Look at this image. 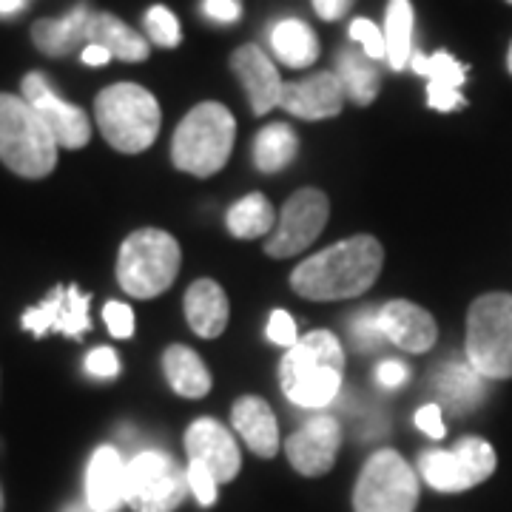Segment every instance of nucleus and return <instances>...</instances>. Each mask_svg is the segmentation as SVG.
Segmentation results:
<instances>
[{
    "instance_id": "obj_1",
    "label": "nucleus",
    "mask_w": 512,
    "mask_h": 512,
    "mask_svg": "<svg viewBox=\"0 0 512 512\" xmlns=\"http://www.w3.org/2000/svg\"><path fill=\"white\" fill-rule=\"evenodd\" d=\"M382 265V242L370 234H356L302 259L293 268L291 288L302 299H313V302L353 299L376 285Z\"/></svg>"
},
{
    "instance_id": "obj_2",
    "label": "nucleus",
    "mask_w": 512,
    "mask_h": 512,
    "mask_svg": "<svg viewBox=\"0 0 512 512\" xmlns=\"http://www.w3.org/2000/svg\"><path fill=\"white\" fill-rule=\"evenodd\" d=\"M345 370V350L328 330H313L293 345L279 362V384L293 404L305 410L328 407Z\"/></svg>"
},
{
    "instance_id": "obj_3",
    "label": "nucleus",
    "mask_w": 512,
    "mask_h": 512,
    "mask_svg": "<svg viewBox=\"0 0 512 512\" xmlns=\"http://www.w3.org/2000/svg\"><path fill=\"white\" fill-rule=\"evenodd\" d=\"M57 140L46 120L18 94L0 92V163L23 180L55 171Z\"/></svg>"
},
{
    "instance_id": "obj_4",
    "label": "nucleus",
    "mask_w": 512,
    "mask_h": 512,
    "mask_svg": "<svg viewBox=\"0 0 512 512\" xmlns=\"http://www.w3.org/2000/svg\"><path fill=\"white\" fill-rule=\"evenodd\" d=\"M94 123L106 143L123 154H140L160 134V103L137 83H114L94 100Z\"/></svg>"
},
{
    "instance_id": "obj_5",
    "label": "nucleus",
    "mask_w": 512,
    "mask_h": 512,
    "mask_svg": "<svg viewBox=\"0 0 512 512\" xmlns=\"http://www.w3.org/2000/svg\"><path fill=\"white\" fill-rule=\"evenodd\" d=\"M237 120L222 103H200L188 111L171 137V163L185 174L211 177L228 163Z\"/></svg>"
},
{
    "instance_id": "obj_6",
    "label": "nucleus",
    "mask_w": 512,
    "mask_h": 512,
    "mask_svg": "<svg viewBox=\"0 0 512 512\" xmlns=\"http://www.w3.org/2000/svg\"><path fill=\"white\" fill-rule=\"evenodd\" d=\"M180 242L160 228L131 231L117 254V282L134 299H154L180 274Z\"/></svg>"
},
{
    "instance_id": "obj_7",
    "label": "nucleus",
    "mask_w": 512,
    "mask_h": 512,
    "mask_svg": "<svg viewBox=\"0 0 512 512\" xmlns=\"http://www.w3.org/2000/svg\"><path fill=\"white\" fill-rule=\"evenodd\" d=\"M467 365L484 379H512V293L495 291L473 299L464 336Z\"/></svg>"
},
{
    "instance_id": "obj_8",
    "label": "nucleus",
    "mask_w": 512,
    "mask_h": 512,
    "mask_svg": "<svg viewBox=\"0 0 512 512\" xmlns=\"http://www.w3.org/2000/svg\"><path fill=\"white\" fill-rule=\"evenodd\" d=\"M419 478L396 450H376L353 487V512H416Z\"/></svg>"
},
{
    "instance_id": "obj_9",
    "label": "nucleus",
    "mask_w": 512,
    "mask_h": 512,
    "mask_svg": "<svg viewBox=\"0 0 512 512\" xmlns=\"http://www.w3.org/2000/svg\"><path fill=\"white\" fill-rule=\"evenodd\" d=\"M188 490V473L163 450H143L126 461V504L134 512H174Z\"/></svg>"
},
{
    "instance_id": "obj_10",
    "label": "nucleus",
    "mask_w": 512,
    "mask_h": 512,
    "mask_svg": "<svg viewBox=\"0 0 512 512\" xmlns=\"http://www.w3.org/2000/svg\"><path fill=\"white\" fill-rule=\"evenodd\" d=\"M495 464L498 458L490 441L464 436L453 450H424L419 473L439 493H464L493 476Z\"/></svg>"
},
{
    "instance_id": "obj_11",
    "label": "nucleus",
    "mask_w": 512,
    "mask_h": 512,
    "mask_svg": "<svg viewBox=\"0 0 512 512\" xmlns=\"http://www.w3.org/2000/svg\"><path fill=\"white\" fill-rule=\"evenodd\" d=\"M330 214L328 197L319 188H302L282 205L279 222L265 239V254L274 259L302 254L325 231Z\"/></svg>"
},
{
    "instance_id": "obj_12",
    "label": "nucleus",
    "mask_w": 512,
    "mask_h": 512,
    "mask_svg": "<svg viewBox=\"0 0 512 512\" xmlns=\"http://www.w3.org/2000/svg\"><path fill=\"white\" fill-rule=\"evenodd\" d=\"M20 89H23V100L46 120V126L52 128L57 146L83 148L92 140V120H89V114L80 106L66 103L63 97H57L52 83L43 74L29 72L23 77Z\"/></svg>"
},
{
    "instance_id": "obj_13",
    "label": "nucleus",
    "mask_w": 512,
    "mask_h": 512,
    "mask_svg": "<svg viewBox=\"0 0 512 512\" xmlns=\"http://www.w3.org/2000/svg\"><path fill=\"white\" fill-rule=\"evenodd\" d=\"M89 305H92V296L80 291L77 285H57L40 305L20 316V325L23 330L35 333L37 339L46 333H63V336L80 339L92 328Z\"/></svg>"
},
{
    "instance_id": "obj_14",
    "label": "nucleus",
    "mask_w": 512,
    "mask_h": 512,
    "mask_svg": "<svg viewBox=\"0 0 512 512\" xmlns=\"http://www.w3.org/2000/svg\"><path fill=\"white\" fill-rule=\"evenodd\" d=\"M342 447V427L333 416H313L291 439L285 441V453L299 476L319 478L333 470L336 453Z\"/></svg>"
},
{
    "instance_id": "obj_15",
    "label": "nucleus",
    "mask_w": 512,
    "mask_h": 512,
    "mask_svg": "<svg viewBox=\"0 0 512 512\" xmlns=\"http://www.w3.org/2000/svg\"><path fill=\"white\" fill-rule=\"evenodd\" d=\"M185 453L188 461L202 464L217 484H228L239 476L242 456L231 430L217 419H197L185 430Z\"/></svg>"
},
{
    "instance_id": "obj_16",
    "label": "nucleus",
    "mask_w": 512,
    "mask_h": 512,
    "mask_svg": "<svg viewBox=\"0 0 512 512\" xmlns=\"http://www.w3.org/2000/svg\"><path fill=\"white\" fill-rule=\"evenodd\" d=\"M279 109L302 120H330L345 109V86L336 72H319L299 83H285Z\"/></svg>"
},
{
    "instance_id": "obj_17",
    "label": "nucleus",
    "mask_w": 512,
    "mask_h": 512,
    "mask_svg": "<svg viewBox=\"0 0 512 512\" xmlns=\"http://www.w3.org/2000/svg\"><path fill=\"white\" fill-rule=\"evenodd\" d=\"M376 319H379L384 339L407 353H427L439 339L433 313L407 299H390L379 308Z\"/></svg>"
},
{
    "instance_id": "obj_18",
    "label": "nucleus",
    "mask_w": 512,
    "mask_h": 512,
    "mask_svg": "<svg viewBox=\"0 0 512 512\" xmlns=\"http://www.w3.org/2000/svg\"><path fill=\"white\" fill-rule=\"evenodd\" d=\"M231 72L237 74V80L242 83L254 114L262 117V114H268V111L279 106L285 83H282L276 66L271 63V57L265 55L259 46H254V43L239 46L237 52L231 55Z\"/></svg>"
},
{
    "instance_id": "obj_19",
    "label": "nucleus",
    "mask_w": 512,
    "mask_h": 512,
    "mask_svg": "<svg viewBox=\"0 0 512 512\" xmlns=\"http://www.w3.org/2000/svg\"><path fill=\"white\" fill-rule=\"evenodd\" d=\"M86 504L92 512H117L126 504V461L117 447H97L86 467Z\"/></svg>"
},
{
    "instance_id": "obj_20",
    "label": "nucleus",
    "mask_w": 512,
    "mask_h": 512,
    "mask_svg": "<svg viewBox=\"0 0 512 512\" xmlns=\"http://www.w3.org/2000/svg\"><path fill=\"white\" fill-rule=\"evenodd\" d=\"M413 72L427 80V106L436 111H456L467 106L461 97V86L467 80V66H461L456 57L447 52L436 55H413Z\"/></svg>"
},
{
    "instance_id": "obj_21",
    "label": "nucleus",
    "mask_w": 512,
    "mask_h": 512,
    "mask_svg": "<svg viewBox=\"0 0 512 512\" xmlns=\"http://www.w3.org/2000/svg\"><path fill=\"white\" fill-rule=\"evenodd\" d=\"M94 9L89 3H77L63 18H43L32 26V43L43 55L66 57L77 46H89V23Z\"/></svg>"
},
{
    "instance_id": "obj_22",
    "label": "nucleus",
    "mask_w": 512,
    "mask_h": 512,
    "mask_svg": "<svg viewBox=\"0 0 512 512\" xmlns=\"http://www.w3.org/2000/svg\"><path fill=\"white\" fill-rule=\"evenodd\" d=\"M231 424L259 458H274L279 450V421L271 404L259 396H242L231 407Z\"/></svg>"
},
{
    "instance_id": "obj_23",
    "label": "nucleus",
    "mask_w": 512,
    "mask_h": 512,
    "mask_svg": "<svg viewBox=\"0 0 512 512\" xmlns=\"http://www.w3.org/2000/svg\"><path fill=\"white\" fill-rule=\"evenodd\" d=\"M185 319L202 339H217L228 325V296L214 279H197L185 291Z\"/></svg>"
},
{
    "instance_id": "obj_24",
    "label": "nucleus",
    "mask_w": 512,
    "mask_h": 512,
    "mask_svg": "<svg viewBox=\"0 0 512 512\" xmlns=\"http://www.w3.org/2000/svg\"><path fill=\"white\" fill-rule=\"evenodd\" d=\"M89 46H103L111 57L123 63H143L151 55L148 40L134 32L128 23L114 18L109 12H94L89 23Z\"/></svg>"
},
{
    "instance_id": "obj_25",
    "label": "nucleus",
    "mask_w": 512,
    "mask_h": 512,
    "mask_svg": "<svg viewBox=\"0 0 512 512\" xmlns=\"http://www.w3.org/2000/svg\"><path fill=\"white\" fill-rule=\"evenodd\" d=\"M163 373L171 390L177 396H185V399H202L211 393V370L205 367V362L200 359V353L185 345H171V348L163 353Z\"/></svg>"
},
{
    "instance_id": "obj_26",
    "label": "nucleus",
    "mask_w": 512,
    "mask_h": 512,
    "mask_svg": "<svg viewBox=\"0 0 512 512\" xmlns=\"http://www.w3.org/2000/svg\"><path fill=\"white\" fill-rule=\"evenodd\" d=\"M271 46L276 57L291 66V69H305L319 57V40L305 20H282L271 32Z\"/></svg>"
},
{
    "instance_id": "obj_27",
    "label": "nucleus",
    "mask_w": 512,
    "mask_h": 512,
    "mask_svg": "<svg viewBox=\"0 0 512 512\" xmlns=\"http://www.w3.org/2000/svg\"><path fill=\"white\" fill-rule=\"evenodd\" d=\"M299 154V137L288 123H271L265 126L254 140V165L262 174H276L296 160Z\"/></svg>"
},
{
    "instance_id": "obj_28",
    "label": "nucleus",
    "mask_w": 512,
    "mask_h": 512,
    "mask_svg": "<svg viewBox=\"0 0 512 512\" xmlns=\"http://www.w3.org/2000/svg\"><path fill=\"white\" fill-rule=\"evenodd\" d=\"M384 40H387V63L393 72H404L413 57V3L390 0L384 18Z\"/></svg>"
},
{
    "instance_id": "obj_29",
    "label": "nucleus",
    "mask_w": 512,
    "mask_h": 512,
    "mask_svg": "<svg viewBox=\"0 0 512 512\" xmlns=\"http://www.w3.org/2000/svg\"><path fill=\"white\" fill-rule=\"evenodd\" d=\"M336 74L345 86V94L356 106H370L376 100L382 77L367 63V55H359L353 49H342L336 55Z\"/></svg>"
},
{
    "instance_id": "obj_30",
    "label": "nucleus",
    "mask_w": 512,
    "mask_h": 512,
    "mask_svg": "<svg viewBox=\"0 0 512 512\" xmlns=\"http://www.w3.org/2000/svg\"><path fill=\"white\" fill-rule=\"evenodd\" d=\"M225 225H228V231L237 239L265 237V234L274 231L276 225L274 205L268 202V197H262V194H248L237 205L228 208Z\"/></svg>"
},
{
    "instance_id": "obj_31",
    "label": "nucleus",
    "mask_w": 512,
    "mask_h": 512,
    "mask_svg": "<svg viewBox=\"0 0 512 512\" xmlns=\"http://www.w3.org/2000/svg\"><path fill=\"white\" fill-rule=\"evenodd\" d=\"M436 384H439V393L447 399V404H453L456 410H470L484 396V376H478L476 370L464 362L444 367Z\"/></svg>"
},
{
    "instance_id": "obj_32",
    "label": "nucleus",
    "mask_w": 512,
    "mask_h": 512,
    "mask_svg": "<svg viewBox=\"0 0 512 512\" xmlns=\"http://www.w3.org/2000/svg\"><path fill=\"white\" fill-rule=\"evenodd\" d=\"M146 32L148 37L157 43V46H163V49H174V46H180V23L174 18V12L171 9H165L163 3H157V6H151L146 12Z\"/></svg>"
},
{
    "instance_id": "obj_33",
    "label": "nucleus",
    "mask_w": 512,
    "mask_h": 512,
    "mask_svg": "<svg viewBox=\"0 0 512 512\" xmlns=\"http://www.w3.org/2000/svg\"><path fill=\"white\" fill-rule=\"evenodd\" d=\"M350 37L356 40V43H362V49H365L367 57H373V60H387V40H384V32L373 23V20L367 18H356L350 23Z\"/></svg>"
},
{
    "instance_id": "obj_34",
    "label": "nucleus",
    "mask_w": 512,
    "mask_h": 512,
    "mask_svg": "<svg viewBox=\"0 0 512 512\" xmlns=\"http://www.w3.org/2000/svg\"><path fill=\"white\" fill-rule=\"evenodd\" d=\"M376 313L379 311H359L350 322V336H353V345L359 350H376L384 339Z\"/></svg>"
},
{
    "instance_id": "obj_35",
    "label": "nucleus",
    "mask_w": 512,
    "mask_h": 512,
    "mask_svg": "<svg viewBox=\"0 0 512 512\" xmlns=\"http://www.w3.org/2000/svg\"><path fill=\"white\" fill-rule=\"evenodd\" d=\"M188 487H191V493L197 495V501H200L202 507H211L214 501H217V478L211 476L202 464H194V461H188Z\"/></svg>"
},
{
    "instance_id": "obj_36",
    "label": "nucleus",
    "mask_w": 512,
    "mask_h": 512,
    "mask_svg": "<svg viewBox=\"0 0 512 512\" xmlns=\"http://www.w3.org/2000/svg\"><path fill=\"white\" fill-rule=\"evenodd\" d=\"M103 322H106V328L114 339H128L134 333V311L126 302H109L103 308Z\"/></svg>"
},
{
    "instance_id": "obj_37",
    "label": "nucleus",
    "mask_w": 512,
    "mask_h": 512,
    "mask_svg": "<svg viewBox=\"0 0 512 512\" xmlns=\"http://www.w3.org/2000/svg\"><path fill=\"white\" fill-rule=\"evenodd\" d=\"M268 339H271L274 345H282V348H288V350L299 342V336H296V322H293L291 313L288 311L271 313V319H268Z\"/></svg>"
},
{
    "instance_id": "obj_38",
    "label": "nucleus",
    "mask_w": 512,
    "mask_h": 512,
    "mask_svg": "<svg viewBox=\"0 0 512 512\" xmlns=\"http://www.w3.org/2000/svg\"><path fill=\"white\" fill-rule=\"evenodd\" d=\"M86 373L97 379H114L120 373V356L111 348H94L86 356Z\"/></svg>"
},
{
    "instance_id": "obj_39",
    "label": "nucleus",
    "mask_w": 512,
    "mask_h": 512,
    "mask_svg": "<svg viewBox=\"0 0 512 512\" xmlns=\"http://www.w3.org/2000/svg\"><path fill=\"white\" fill-rule=\"evenodd\" d=\"M416 427L421 433H427L430 439H444L447 430H444V419H441L439 404H424L419 413H416Z\"/></svg>"
},
{
    "instance_id": "obj_40",
    "label": "nucleus",
    "mask_w": 512,
    "mask_h": 512,
    "mask_svg": "<svg viewBox=\"0 0 512 512\" xmlns=\"http://www.w3.org/2000/svg\"><path fill=\"white\" fill-rule=\"evenodd\" d=\"M202 12L208 18L220 20V23H234L242 15V3L239 0H205L202 3Z\"/></svg>"
},
{
    "instance_id": "obj_41",
    "label": "nucleus",
    "mask_w": 512,
    "mask_h": 512,
    "mask_svg": "<svg viewBox=\"0 0 512 512\" xmlns=\"http://www.w3.org/2000/svg\"><path fill=\"white\" fill-rule=\"evenodd\" d=\"M407 367L402 362H382V365L376 367V382L387 387V390H396V387H402L407 382Z\"/></svg>"
},
{
    "instance_id": "obj_42",
    "label": "nucleus",
    "mask_w": 512,
    "mask_h": 512,
    "mask_svg": "<svg viewBox=\"0 0 512 512\" xmlns=\"http://www.w3.org/2000/svg\"><path fill=\"white\" fill-rule=\"evenodd\" d=\"M353 0H313V9L322 20H339L348 15Z\"/></svg>"
},
{
    "instance_id": "obj_43",
    "label": "nucleus",
    "mask_w": 512,
    "mask_h": 512,
    "mask_svg": "<svg viewBox=\"0 0 512 512\" xmlns=\"http://www.w3.org/2000/svg\"><path fill=\"white\" fill-rule=\"evenodd\" d=\"M80 60H83L86 66H103V63H109L111 55L103 49V46H86V49H83V55H80Z\"/></svg>"
},
{
    "instance_id": "obj_44",
    "label": "nucleus",
    "mask_w": 512,
    "mask_h": 512,
    "mask_svg": "<svg viewBox=\"0 0 512 512\" xmlns=\"http://www.w3.org/2000/svg\"><path fill=\"white\" fill-rule=\"evenodd\" d=\"M29 0H0V15H18L20 9H26Z\"/></svg>"
},
{
    "instance_id": "obj_45",
    "label": "nucleus",
    "mask_w": 512,
    "mask_h": 512,
    "mask_svg": "<svg viewBox=\"0 0 512 512\" xmlns=\"http://www.w3.org/2000/svg\"><path fill=\"white\" fill-rule=\"evenodd\" d=\"M63 512H92V507L89 504H72V507H66Z\"/></svg>"
},
{
    "instance_id": "obj_46",
    "label": "nucleus",
    "mask_w": 512,
    "mask_h": 512,
    "mask_svg": "<svg viewBox=\"0 0 512 512\" xmlns=\"http://www.w3.org/2000/svg\"><path fill=\"white\" fill-rule=\"evenodd\" d=\"M507 69H510L512 74V43H510V52H507Z\"/></svg>"
},
{
    "instance_id": "obj_47",
    "label": "nucleus",
    "mask_w": 512,
    "mask_h": 512,
    "mask_svg": "<svg viewBox=\"0 0 512 512\" xmlns=\"http://www.w3.org/2000/svg\"><path fill=\"white\" fill-rule=\"evenodd\" d=\"M0 510H3V493H0Z\"/></svg>"
},
{
    "instance_id": "obj_48",
    "label": "nucleus",
    "mask_w": 512,
    "mask_h": 512,
    "mask_svg": "<svg viewBox=\"0 0 512 512\" xmlns=\"http://www.w3.org/2000/svg\"><path fill=\"white\" fill-rule=\"evenodd\" d=\"M507 3H512V0H507Z\"/></svg>"
}]
</instances>
